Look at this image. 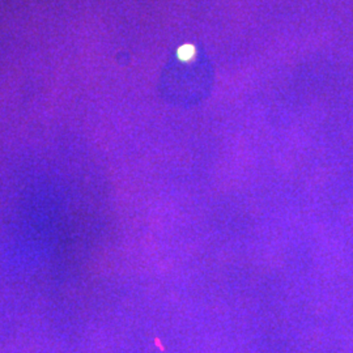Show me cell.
<instances>
[{"label": "cell", "instance_id": "1", "mask_svg": "<svg viewBox=\"0 0 353 353\" xmlns=\"http://www.w3.org/2000/svg\"><path fill=\"white\" fill-rule=\"evenodd\" d=\"M195 48H194V45H190V43H186V45H183V46H181L179 49H178V58L181 59V61H183V62H190L194 57H195Z\"/></svg>", "mask_w": 353, "mask_h": 353}]
</instances>
